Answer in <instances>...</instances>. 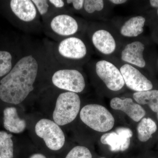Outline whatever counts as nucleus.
<instances>
[{
  "instance_id": "393cba45",
  "label": "nucleus",
  "mask_w": 158,
  "mask_h": 158,
  "mask_svg": "<svg viewBox=\"0 0 158 158\" xmlns=\"http://www.w3.org/2000/svg\"><path fill=\"white\" fill-rule=\"evenodd\" d=\"M148 12V23L152 27V31L158 30V9H152Z\"/></svg>"
},
{
  "instance_id": "423d86ee",
  "label": "nucleus",
  "mask_w": 158,
  "mask_h": 158,
  "mask_svg": "<svg viewBox=\"0 0 158 158\" xmlns=\"http://www.w3.org/2000/svg\"><path fill=\"white\" fill-rule=\"evenodd\" d=\"M80 118L86 125L100 132L110 131L115 124L113 115L106 108L100 105L85 106L80 112Z\"/></svg>"
},
{
  "instance_id": "2f4dec72",
  "label": "nucleus",
  "mask_w": 158,
  "mask_h": 158,
  "mask_svg": "<svg viewBox=\"0 0 158 158\" xmlns=\"http://www.w3.org/2000/svg\"><path fill=\"white\" fill-rule=\"evenodd\" d=\"M105 158V157H101V158Z\"/></svg>"
},
{
  "instance_id": "4be33fe9",
  "label": "nucleus",
  "mask_w": 158,
  "mask_h": 158,
  "mask_svg": "<svg viewBox=\"0 0 158 158\" xmlns=\"http://www.w3.org/2000/svg\"><path fill=\"white\" fill-rule=\"evenodd\" d=\"M65 158H92V155L87 148L77 146L73 148Z\"/></svg>"
},
{
  "instance_id": "9b49d317",
  "label": "nucleus",
  "mask_w": 158,
  "mask_h": 158,
  "mask_svg": "<svg viewBox=\"0 0 158 158\" xmlns=\"http://www.w3.org/2000/svg\"><path fill=\"white\" fill-rule=\"evenodd\" d=\"M109 21L123 42L141 37L148 23L147 18L142 15L114 17Z\"/></svg>"
},
{
  "instance_id": "20e7f679",
  "label": "nucleus",
  "mask_w": 158,
  "mask_h": 158,
  "mask_svg": "<svg viewBox=\"0 0 158 158\" xmlns=\"http://www.w3.org/2000/svg\"><path fill=\"white\" fill-rule=\"evenodd\" d=\"M150 43L142 37L124 41L116 57L121 62L153 72L155 55L150 53Z\"/></svg>"
},
{
  "instance_id": "6ab92c4d",
  "label": "nucleus",
  "mask_w": 158,
  "mask_h": 158,
  "mask_svg": "<svg viewBox=\"0 0 158 158\" xmlns=\"http://www.w3.org/2000/svg\"><path fill=\"white\" fill-rule=\"evenodd\" d=\"M157 130V125L153 119L149 117H144L137 126L138 140L143 143L147 142L152 138L153 135L156 132Z\"/></svg>"
},
{
  "instance_id": "c85d7f7f",
  "label": "nucleus",
  "mask_w": 158,
  "mask_h": 158,
  "mask_svg": "<svg viewBox=\"0 0 158 158\" xmlns=\"http://www.w3.org/2000/svg\"><path fill=\"white\" fill-rule=\"evenodd\" d=\"M153 72L156 71L158 73V55L155 56L153 62Z\"/></svg>"
},
{
  "instance_id": "72a5a7b5",
  "label": "nucleus",
  "mask_w": 158,
  "mask_h": 158,
  "mask_svg": "<svg viewBox=\"0 0 158 158\" xmlns=\"http://www.w3.org/2000/svg\"></svg>"
},
{
  "instance_id": "39448f33",
  "label": "nucleus",
  "mask_w": 158,
  "mask_h": 158,
  "mask_svg": "<svg viewBox=\"0 0 158 158\" xmlns=\"http://www.w3.org/2000/svg\"><path fill=\"white\" fill-rule=\"evenodd\" d=\"M88 69L108 91L116 93L123 90L125 86L120 70L110 59L102 58L90 62Z\"/></svg>"
},
{
  "instance_id": "f257e3e1",
  "label": "nucleus",
  "mask_w": 158,
  "mask_h": 158,
  "mask_svg": "<svg viewBox=\"0 0 158 158\" xmlns=\"http://www.w3.org/2000/svg\"><path fill=\"white\" fill-rule=\"evenodd\" d=\"M39 69V62L34 55L20 59L0 81V99L8 103H21L34 90Z\"/></svg>"
},
{
  "instance_id": "a211bd4d",
  "label": "nucleus",
  "mask_w": 158,
  "mask_h": 158,
  "mask_svg": "<svg viewBox=\"0 0 158 158\" xmlns=\"http://www.w3.org/2000/svg\"><path fill=\"white\" fill-rule=\"evenodd\" d=\"M133 98L136 103L140 105L148 106L155 113L158 112V89L153 88L146 91L135 92Z\"/></svg>"
},
{
  "instance_id": "dca6fc26",
  "label": "nucleus",
  "mask_w": 158,
  "mask_h": 158,
  "mask_svg": "<svg viewBox=\"0 0 158 158\" xmlns=\"http://www.w3.org/2000/svg\"><path fill=\"white\" fill-rule=\"evenodd\" d=\"M10 6L15 15L24 23H31L37 19L38 12L31 0H11Z\"/></svg>"
},
{
  "instance_id": "9d476101",
  "label": "nucleus",
  "mask_w": 158,
  "mask_h": 158,
  "mask_svg": "<svg viewBox=\"0 0 158 158\" xmlns=\"http://www.w3.org/2000/svg\"><path fill=\"white\" fill-rule=\"evenodd\" d=\"M80 68L68 67L56 71L52 76L53 84L67 91L81 93L86 86L85 76Z\"/></svg>"
},
{
  "instance_id": "f03ea898",
  "label": "nucleus",
  "mask_w": 158,
  "mask_h": 158,
  "mask_svg": "<svg viewBox=\"0 0 158 158\" xmlns=\"http://www.w3.org/2000/svg\"><path fill=\"white\" fill-rule=\"evenodd\" d=\"M86 33L91 47L102 58L116 57L123 43L109 21L88 23Z\"/></svg>"
},
{
  "instance_id": "f3484780",
  "label": "nucleus",
  "mask_w": 158,
  "mask_h": 158,
  "mask_svg": "<svg viewBox=\"0 0 158 158\" xmlns=\"http://www.w3.org/2000/svg\"><path fill=\"white\" fill-rule=\"evenodd\" d=\"M4 127L11 132L18 134L23 132L26 127L25 120L19 117L17 110L14 107L6 108L3 111Z\"/></svg>"
},
{
  "instance_id": "cd10ccee",
  "label": "nucleus",
  "mask_w": 158,
  "mask_h": 158,
  "mask_svg": "<svg viewBox=\"0 0 158 158\" xmlns=\"http://www.w3.org/2000/svg\"><path fill=\"white\" fill-rule=\"evenodd\" d=\"M147 3L148 7L152 9H158V0H150Z\"/></svg>"
},
{
  "instance_id": "0eeeda50",
  "label": "nucleus",
  "mask_w": 158,
  "mask_h": 158,
  "mask_svg": "<svg viewBox=\"0 0 158 158\" xmlns=\"http://www.w3.org/2000/svg\"><path fill=\"white\" fill-rule=\"evenodd\" d=\"M88 23L75 17L68 12H62L53 16L50 20L49 28L52 33L62 39L86 33Z\"/></svg>"
},
{
  "instance_id": "b1692460",
  "label": "nucleus",
  "mask_w": 158,
  "mask_h": 158,
  "mask_svg": "<svg viewBox=\"0 0 158 158\" xmlns=\"http://www.w3.org/2000/svg\"><path fill=\"white\" fill-rule=\"evenodd\" d=\"M65 2V6L73 12L81 13L84 8L85 0H66Z\"/></svg>"
},
{
  "instance_id": "1a4fd4ad",
  "label": "nucleus",
  "mask_w": 158,
  "mask_h": 158,
  "mask_svg": "<svg viewBox=\"0 0 158 158\" xmlns=\"http://www.w3.org/2000/svg\"><path fill=\"white\" fill-rule=\"evenodd\" d=\"M81 104L77 94L70 91L60 94L53 113L55 122L58 125L63 126L73 121L78 114Z\"/></svg>"
},
{
  "instance_id": "bb28decb",
  "label": "nucleus",
  "mask_w": 158,
  "mask_h": 158,
  "mask_svg": "<svg viewBox=\"0 0 158 158\" xmlns=\"http://www.w3.org/2000/svg\"><path fill=\"white\" fill-rule=\"evenodd\" d=\"M109 1L113 7L116 6H118V5L126 4L129 2L128 1H127V0H110Z\"/></svg>"
},
{
  "instance_id": "7ed1b4c3",
  "label": "nucleus",
  "mask_w": 158,
  "mask_h": 158,
  "mask_svg": "<svg viewBox=\"0 0 158 158\" xmlns=\"http://www.w3.org/2000/svg\"><path fill=\"white\" fill-rule=\"evenodd\" d=\"M91 49L90 43L83 35H76L62 39L57 46L56 53L67 67L80 68L89 62Z\"/></svg>"
},
{
  "instance_id": "ddd939ff",
  "label": "nucleus",
  "mask_w": 158,
  "mask_h": 158,
  "mask_svg": "<svg viewBox=\"0 0 158 158\" xmlns=\"http://www.w3.org/2000/svg\"><path fill=\"white\" fill-rule=\"evenodd\" d=\"M131 130L126 127H118L115 132L104 134L101 138L102 144L110 146L112 152L124 151L129 147L131 138L132 137Z\"/></svg>"
},
{
  "instance_id": "c756f323",
  "label": "nucleus",
  "mask_w": 158,
  "mask_h": 158,
  "mask_svg": "<svg viewBox=\"0 0 158 158\" xmlns=\"http://www.w3.org/2000/svg\"><path fill=\"white\" fill-rule=\"evenodd\" d=\"M152 37L154 40L158 43V30L153 31Z\"/></svg>"
},
{
  "instance_id": "412c9836",
  "label": "nucleus",
  "mask_w": 158,
  "mask_h": 158,
  "mask_svg": "<svg viewBox=\"0 0 158 158\" xmlns=\"http://www.w3.org/2000/svg\"><path fill=\"white\" fill-rule=\"evenodd\" d=\"M12 58L9 52L0 51V77L8 74L12 69Z\"/></svg>"
},
{
  "instance_id": "4468645a",
  "label": "nucleus",
  "mask_w": 158,
  "mask_h": 158,
  "mask_svg": "<svg viewBox=\"0 0 158 158\" xmlns=\"http://www.w3.org/2000/svg\"><path fill=\"white\" fill-rule=\"evenodd\" d=\"M113 7L109 1L85 0L81 13L93 21H107Z\"/></svg>"
},
{
  "instance_id": "6e6552de",
  "label": "nucleus",
  "mask_w": 158,
  "mask_h": 158,
  "mask_svg": "<svg viewBox=\"0 0 158 158\" xmlns=\"http://www.w3.org/2000/svg\"><path fill=\"white\" fill-rule=\"evenodd\" d=\"M112 61L120 70L125 85L135 92L146 91L154 88V85L145 74L144 70L134 65L121 62L116 57L107 58Z\"/></svg>"
},
{
  "instance_id": "a878e982",
  "label": "nucleus",
  "mask_w": 158,
  "mask_h": 158,
  "mask_svg": "<svg viewBox=\"0 0 158 158\" xmlns=\"http://www.w3.org/2000/svg\"><path fill=\"white\" fill-rule=\"evenodd\" d=\"M49 2L56 9H62L65 7V2L62 0H49Z\"/></svg>"
},
{
  "instance_id": "f8f14e48",
  "label": "nucleus",
  "mask_w": 158,
  "mask_h": 158,
  "mask_svg": "<svg viewBox=\"0 0 158 158\" xmlns=\"http://www.w3.org/2000/svg\"><path fill=\"white\" fill-rule=\"evenodd\" d=\"M38 137L44 140L48 148L53 151L61 149L65 141L63 131L56 123L46 118L40 119L35 127Z\"/></svg>"
},
{
  "instance_id": "2eb2a0df",
  "label": "nucleus",
  "mask_w": 158,
  "mask_h": 158,
  "mask_svg": "<svg viewBox=\"0 0 158 158\" xmlns=\"http://www.w3.org/2000/svg\"><path fill=\"white\" fill-rule=\"evenodd\" d=\"M110 106L113 110L124 112L136 122L141 121L146 115V111L142 106L135 102L131 98H113L110 101Z\"/></svg>"
},
{
  "instance_id": "7c9ffc66",
  "label": "nucleus",
  "mask_w": 158,
  "mask_h": 158,
  "mask_svg": "<svg viewBox=\"0 0 158 158\" xmlns=\"http://www.w3.org/2000/svg\"><path fill=\"white\" fill-rule=\"evenodd\" d=\"M30 158H46L45 156L41 154H35L30 157Z\"/></svg>"
},
{
  "instance_id": "5701e85b",
  "label": "nucleus",
  "mask_w": 158,
  "mask_h": 158,
  "mask_svg": "<svg viewBox=\"0 0 158 158\" xmlns=\"http://www.w3.org/2000/svg\"><path fill=\"white\" fill-rule=\"evenodd\" d=\"M38 13L41 16H45L48 14L52 6L49 1L47 0H32Z\"/></svg>"
},
{
  "instance_id": "473e14b6",
  "label": "nucleus",
  "mask_w": 158,
  "mask_h": 158,
  "mask_svg": "<svg viewBox=\"0 0 158 158\" xmlns=\"http://www.w3.org/2000/svg\"><path fill=\"white\" fill-rule=\"evenodd\" d=\"M157 115H158V113H157Z\"/></svg>"
},
{
  "instance_id": "aec40b11",
  "label": "nucleus",
  "mask_w": 158,
  "mask_h": 158,
  "mask_svg": "<svg viewBox=\"0 0 158 158\" xmlns=\"http://www.w3.org/2000/svg\"><path fill=\"white\" fill-rule=\"evenodd\" d=\"M12 135L0 131V153L2 158H13V142Z\"/></svg>"
}]
</instances>
